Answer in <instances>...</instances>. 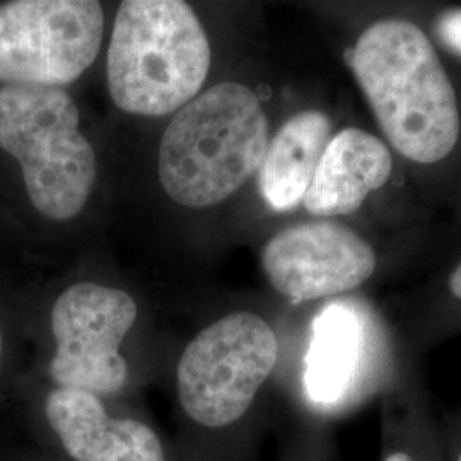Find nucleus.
I'll return each mask as SVG.
<instances>
[{"label": "nucleus", "instance_id": "8", "mask_svg": "<svg viewBox=\"0 0 461 461\" xmlns=\"http://www.w3.org/2000/svg\"><path fill=\"white\" fill-rule=\"evenodd\" d=\"M262 264L276 291L297 304L357 289L378 260L357 232L320 221L280 230L264 248Z\"/></svg>", "mask_w": 461, "mask_h": 461}, {"label": "nucleus", "instance_id": "13", "mask_svg": "<svg viewBox=\"0 0 461 461\" xmlns=\"http://www.w3.org/2000/svg\"><path fill=\"white\" fill-rule=\"evenodd\" d=\"M379 461H446L439 417L409 383L393 381L384 388Z\"/></svg>", "mask_w": 461, "mask_h": 461}, {"label": "nucleus", "instance_id": "10", "mask_svg": "<svg viewBox=\"0 0 461 461\" xmlns=\"http://www.w3.org/2000/svg\"><path fill=\"white\" fill-rule=\"evenodd\" d=\"M364 323L347 303H331L314 316L304 356V395L318 412H342L356 405L363 369Z\"/></svg>", "mask_w": 461, "mask_h": 461}, {"label": "nucleus", "instance_id": "4", "mask_svg": "<svg viewBox=\"0 0 461 461\" xmlns=\"http://www.w3.org/2000/svg\"><path fill=\"white\" fill-rule=\"evenodd\" d=\"M0 149L14 156L38 212L79 214L96 182V156L79 131V110L60 87L0 89Z\"/></svg>", "mask_w": 461, "mask_h": 461}, {"label": "nucleus", "instance_id": "3", "mask_svg": "<svg viewBox=\"0 0 461 461\" xmlns=\"http://www.w3.org/2000/svg\"><path fill=\"white\" fill-rule=\"evenodd\" d=\"M211 45L182 0H127L116 13L108 49V89L127 113L165 116L182 110L207 79Z\"/></svg>", "mask_w": 461, "mask_h": 461}, {"label": "nucleus", "instance_id": "6", "mask_svg": "<svg viewBox=\"0 0 461 461\" xmlns=\"http://www.w3.org/2000/svg\"><path fill=\"white\" fill-rule=\"evenodd\" d=\"M104 32L96 0H14L0 5V83L62 87L98 57Z\"/></svg>", "mask_w": 461, "mask_h": 461}, {"label": "nucleus", "instance_id": "11", "mask_svg": "<svg viewBox=\"0 0 461 461\" xmlns=\"http://www.w3.org/2000/svg\"><path fill=\"white\" fill-rule=\"evenodd\" d=\"M393 171V159L376 135L346 129L330 139L304 195L308 212L321 217L356 212Z\"/></svg>", "mask_w": 461, "mask_h": 461}, {"label": "nucleus", "instance_id": "15", "mask_svg": "<svg viewBox=\"0 0 461 461\" xmlns=\"http://www.w3.org/2000/svg\"><path fill=\"white\" fill-rule=\"evenodd\" d=\"M438 30L446 45L461 53V9L443 14L438 23Z\"/></svg>", "mask_w": 461, "mask_h": 461}, {"label": "nucleus", "instance_id": "9", "mask_svg": "<svg viewBox=\"0 0 461 461\" xmlns=\"http://www.w3.org/2000/svg\"><path fill=\"white\" fill-rule=\"evenodd\" d=\"M50 426L77 461H166L156 432L132 419H112L98 395L59 388L47 400Z\"/></svg>", "mask_w": 461, "mask_h": 461}, {"label": "nucleus", "instance_id": "2", "mask_svg": "<svg viewBox=\"0 0 461 461\" xmlns=\"http://www.w3.org/2000/svg\"><path fill=\"white\" fill-rule=\"evenodd\" d=\"M267 148L268 120L258 96L243 84H217L167 125L159 144V182L180 205L211 207L260 171Z\"/></svg>", "mask_w": 461, "mask_h": 461}, {"label": "nucleus", "instance_id": "17", "mask_svg": "<svg viewBox=\"0 0 461 461\" xmlns=\"http://www.w3.org/2000/svg\"><path fill=\"white\" fill-rule=\"evenodd\" d=\"M0 359H2V335H0Z\"/></svg>", "mask_w": 461, "mask_h": 461}, {"label": "nucleus", "instance_id": "12", "mask_svg": "<svg viewBox=\"0 0 461 461\" xmlns=\"http://www.w3.org/2000/svg\"><path fill=\"white\" fill-rule=\"evenodd\" d=\"M330 133L329 116L308 110L287 120L268 142L258 171V188L272 209L289 211L304 200L329 146Z\"/></svg>", "mask_w": 461, "mask_h": 461}, {"label": "nucleus", "instance_id": "5", "mask_svg": "<svg viewBox=\"0 0 461 461\" xmlns=\"http://www.w3.org/2000/svg\"><path fill=\"white\" fill-rule=\"evenodd\" d=\"M279 339L270 323L236 312L202 330L178 364L185 412L205 428L241 420L279 363Z\"/></svg>", "mask_w": 461, "mask_h": 461}, {"label": "nucleus", "instance_id": "16", "mask_svg": "<svg viewBox=\"0 0 461 461\" xmlns=\"http://www.w3.org/2000/svg\"><path fill=\"white\" fill-rule=\"evenodd\" d=\"M447 289H449V294L453 296V299H456L458 303H461V264L449 276Z\"/></svg>", "mask_w": 461, "mask_h": 461}, {"label": "nucleus", "instance_id": "7", "mask_svg": "<svg viewBox=\"0 0 461 461\" xmlns=\"http://www.w3.org/2000/svg\"><path fill=\"white\" fill-rule=\"evenodd\" d=\"M137 320V304L120 289L81 282L64 291L51 310L57 352L50 363L59 388L93 395L120 392L129 367L120 346Z\"/></svg>", "mask_w": 461, "mask_h": 461}, {"label": "nucleus", "instance_id": "1", "mask_svg": "<svg viewBox=\"0 0 461 461\" xmlns=\"http://www.w3.org/2000/svg\"><path fill=\"white\" fill-rule=\"evenodd\" d=\"M348 66L381 131L403 158L432 165L451 154L460 137L458 101L417 24L405 19L371 24L350 51Z\"/></svg>", "mask_w": 461, "mask_h": 461}, {"label": "nucleus", "instance_id": "14", "mask_svg": "<svg viewBox=\"0 0 461 461\" xmlns=\"http://www.w3.org/2000/svg\"><path fill=\"white\" fill-rule=\"evenodd\" d=\"M439 434L446 461H461V407L446 417H439Z\"/></svg>", "mask_w": 461, "mask_h": 461}]
</instances>
